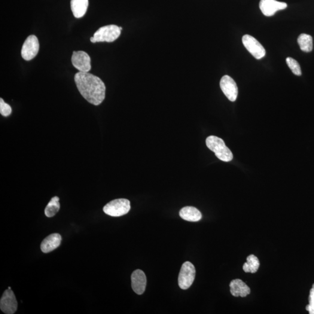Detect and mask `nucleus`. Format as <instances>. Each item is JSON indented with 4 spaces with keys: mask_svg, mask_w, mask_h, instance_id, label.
Returning a JSON list of instances; mask_svg holds the SVG:
<instances>
[{
    "mask_svg": "<svg viewBox=\"0 0 314 314\" xmlns=\"http://www.w3.org/2000/svg\"><path fill=\"white\" fill-rule=\"evenodd\" d=\"M74 79L79 92L88 103L94 105L103 103L106 87L102 79L90 73L82 72L76 74Z\"/></svg>",
    "mask_w": 314,
    "mask_h": 314,
    "instance_id": "f257e3e1",
    "label": "nucleus"
},
{
    "mask_svg": "<svg viewBox=\"0 0 314 314\" xmlns=\"http://www.w3.org/2000/svg\"><path fill=\"white\" fill-rule=\"evenodd\" d=\"M206 145L209 150L214 152L218 159L224 162H230L233 155L223 140L215 136H210L206 139Z\"/></svg>",
    "mask_w": 314,
    "mask_h": 314,
    "instance_id": "f03ea898",
    "label": "nucleus"
},
{
    "mask_svg": "<svg viewBox=\"0 0 314 314\" xmlns=\"http://www.w3.org/2000/svg\"><path fill=\"white\" fill-rule=\"evenodd\" d=\"M121 33L120 27L117 25L103 26L94 33L93 37L90 38V42L93 43L97 42H113L120 37Z\"/></svg>",
    "mask_w": 314,
    "mask_h": 314,
    "instance_id": "7ed1b4c3",
    "label": "nucleus"
},
{
    "mask_svg": "<svg viewBox=\"0 0 314 314\" xmlns=\"http://www.w3.org/2000/svg\"><path fill=\"white\" fill-rule=\"evenodd\" d=\"M130 209V201L125 199L112 200L106 204L103 208V211L106 215L114 217L126 215Z\"/></svg>",
    "mask_w": 314,
    "mask_h": 314,
    "instance_id": "20e7f679",
    "label": "nucleus"
},
{
    "mask_svg": "<svg viewBox=\"0 0 314 314\" xmlns=\"http://www.w3.org/2000/svg\"><path fill=\"white\" fill-rule=\"evenodd\" d=\"M196 275V270L193 264L187 261L182 265L178 277L180 288L187 290L190 287Z\"/></svg>",
    "mask_w": 314,
    "mask_h": 314,
    "instance_id": "39448f33",
    "label": "nucleus"
},
{
    "mask_svg": "<svg viewBox=\"0 0 314 314\" xmlns=\"http://www.w3.org/2000/svg\"><path fill=\"white\" fill-rule=\"evenodd\" d=\"M242 42L247 50L255 59L260 60L266 54L264 47L257 39L249 35L243 36Z\"/></svg>",
    "mask_w": 314,
    "mask_h": 314,
    "instance_id": "423d86ee",
    "label": "nucleus"
},
{
    "mask_svg": "<svg viewBox=\"0 0 314 314\" xmlns=\"http://www.w3.org/2000/svg\"><path fill=\"white\" fill-rule=\"evenodd\" d=\"M38 39L35 35H30L26 39L23 44L21 55L26 61H30L37 56L39 50Z\"/></svg>",
    "mask_w": 314,
    "mask_h": 314,
    "instance_id": "0eeeda50",
    "label": "nucleus"
},
{
    "mask_svg": "<svg viewBox=\"0 0 314 314\" xmlns=\"http://www.w3.org/2000/svg\"><path fill=\"white\" fill-rule=\"evenodd\" d=\"M18 303L15 295L11 289H7L0 300V309L6 314H13L17 312Z\"/></svg>",
    "mask_w": 314,
    "mask_h": 314,
    "instance_id": "6e6552de",
    "label": "nucleus"
},
{
    "mask_svg": "<svg viewBox=\"0 0 314 314\" xmlns=\"http://www.w3.org/2000/svg\"><path fill=\"white\" fill-rule=\"evenodd\" d=\"M72 63L79 72H88L91 68L90 57L83 51L73 52Z\"/></svg>",
    "mask_w": 314,
    "mask_h": 314,
    "instance_id": "1a4fd4ad",
    "label": "nucleus"
},
{
    "mask_svg": "<svg viewBox=\"0 0 314 314\" xmlns=\"http://www.w3.org/2000/svg\"><path fill=\"white\" fill-rule=\"evenodd\" d=\"M220 87L229 100L235 102L238 96V88L232 78L228 75L224 76L220 81Z\"/></svg>",
    "mask_w": 314,
    "mask_h": 314,
    "instance_id": "9d476101",
    "label": "nucleus"
},
{
    "mask_svg": "<svg viewBox=\"0 0 314 314\" xmlns=\"http://www.w3.org/2000/svg\"><path fill=\"white\" fill-rule=\"evenodd\" d=\"M287 7L286 3L276 0H261L260 2V10L267 17L273 16L277 11L285 10Z\"/></svg>",
    "mask_w": 314,
    "mask_h": 314,
    "instance_id": "9b49d317",
    "label": "nucleus"
},
{
    "mask_svg": "<svg viewBox=\"0 0 314 314\" xmlns=\"http://www.w3.org/2000/svg\"><path fill=\"white\" fill-rule=\"evenodd\" d=\"M132 288L136 294L141 295L145 292L147 278L144 272L140 270L134 271L131 276Z\"/></svg>",
    "mask_w": 314,
    "mask_h": 314,
    "instance_id": "f8f14e48",
    "label": "nucleus"
},
{
    "mask_svg": "<svg viewBox=\"0 0 314 314\" xmlns=\"http://www.w3.org/2000/svg\"><path fill=\"white\" fill-rule=\"evenodd\" d=\"M230 286L231 294L234 297H245L251 293V289L242 280H231Z\"/></svg>",
    "mask_w": 314,
    "mask_h": 314,
    "instance_id": "ddd939ff",
    "label": "nucleus"
},
{
    "mask_svg": "<svg viewBox=\"0 0 314 314\" xmlns=\"http://www.w3.org/2000/svg\"><path fill=\"white\" fill-rule=\"evenodd\" d=\"M62 237L59 233H53L47 236L41 244L42 252L48 253L59 248L62 243Z\"/></svg>",
    "mask_w": 314,
    "mask_h": 314,
    "instance_id": "4468645a",
    "label": "nucleus"
},
{
    "mask_svg": "<svg viewBox=\"0 0 314 314\" xmlns=\"http://www.w3.org/2000/svg\"><path fill=\"white\" fill-rule=\"evenodd\" d=\"M179 215L184 220L189 222H198L202 218L199 210L193 207H185L182 209Z\"/></svg>",
    "mask_w": 314,
    "mask_h": 314,
    "instance_id": "2eb2a0df",
    "label": "nucleus"
},
{
    "mask_svg": "<svg viewBox=\"0 0 314 314\" xmlns=\"http://www.w3.org/2000/svg\"><path fill=\"white\" fill-rule=\"evenodd\" d=\"M71 10L76 18L83 17L86 13L88 0H71Z\"/></svg>",
    "mask_w": 314,
    "mask_h": 314,
    "instance_id": "dca6fc26",
    "label": "nucleus"
},
{
    "mask_svg": "<svg viewBox=\"0 0 314 314\" xmlns=\"http://www.w3.org/2000/svg\"><path fill=\"white\" fill-rule=\"evenodd\" d=\"M260 265L258 258L254 255H250L247 258L246 263L243 265V269L246 273H254L257 272Z\"/></svg>",
    "mask_w": 314,
    "mask_h": 314,
    "instance_id": "f3484780",
    "label": "nucleus"
},
{
    "mask_svg": "<svg viewBox=\"0 0 314 314\" xmlns=\"http://www.w3.org/2000/svg\"><path fill=\"white\" fill-rule=\"evenodd\" d=\"M297 42L302 51L309 53L313 50V41L310 35L304 33L301 34L298 38Z\"/></svg>",
    "mask_w": 314,
    "mask_h": 314,
    "instance_id": "a211bd4d",
    "label": "nucleus"
},
{
    "mask_svg": "<svg viewBox=\"0 0 314 314\" xmlns=\"http://www.w3.org/2000/svg\"><path fill=\"white\" fill-rule=\"evenodd\" d=\"M59 197L56 196L52 198L51 201L47 204L45 209V215L48 218L53 217L59 211L60 204Z\"/></svg>",
    "mask_w": 314,
    "mask_h": 314,
    "instance_id": "6ab92c4d",
    "label": "nucleus"
},
{
    "mask_svg": "<svg viewBox=\"0 0 314 314\" xmlns=\"http://www.w3.org/2000/svg\"><path fill=\"white\" fill-rule=\"evenodd\" d=\"M286 63H287L290 69L295 75L301 76L302 72L299 63L291 57H288L286 59Z\"/></svg>",
    "mask_w": 314,
    "mask_h": 314,
    "instance_id": "aec40b11",
    "label": "nucleus"
},
{
    "mask_svg": "<svg viewBox=\"0 0 314 314\" xmlns=\"http://www.w3.org/2000/svg\"><path fill=\"white\" fill-rule=\"evenodd\" d=\"M12 113L11 106L4 102V100L0 99V114L3 117H7Z\"/></svg>",
    "mask_w": 314,
    "mask_h": 314,
    "instance_id": "412c9836",
    "label": "nucleus"
},
{
    "mask_svg": "<svg viewBox=\"0 0 314 314\" xmlns=\"http://www.w3.org/2000/svg\"><path fill=\"white\" fill-rule=\"evenodd\" d=\"M306 310L310 314H314V284L312 289L310 290L309 295V304L306 306Z\"/></svg>",
    "mask_w": 314,
    "mask_h": 314,
    "instance_id": "4be33fe9",
    "label": "nucleus"
},
{
    "mask_svg": "<svg viewBox=\"0 0 314 314\" xmlns=\"http://www.w3.org/2000/svg\"><path fill=\"white\" fill-rule=\"evenodd\" d=\"M120 27V29H121V30H123V27Z\"/></svg>",
    "mask_w": 314,
    "mask_h": 314,
    "instance_id": "5701e85b",
    "label": "nucleus"
},
{
    "mask_svg": "<svg viewBox=\"0 0 314 314\" xmlns=\"http://www.w3.org/2000/svg\"><path fill=\"white\" fill-rule=\"evenodd\" d=\"M9 289H11V287H8Z\"/></svg>",
    "mask_w": 314,
    "mask_h": 314,
    "instance_id": "b1692460",
    "label": "nucleus"
}]
</instances>
